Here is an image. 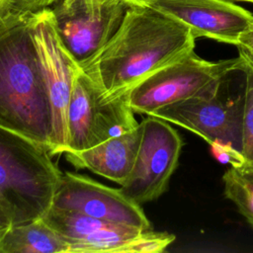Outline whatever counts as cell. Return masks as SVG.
Returning a JSON list of instances; mask_svg holds the SVG:
<instances>
[{"label": "cell", "mask_w": 253, "mask_h": 253, "mask_svg": "<svg viewBox=\"0 0 253 253\" xmlns=\"http://www.w3.org/2000/svg\"><path fill=\"white\" fill-rule=\"evenodd\" d=\"M195 40L181 22L150 7L132 4L109 42L80 66L106 99H115L194 50Z\"/></svg>", "instance_id": "6da1fadb"}, {"label": "cell", "mask_w": 253, "mask_h": 253, "mask_svg": "<svg viewBox=\"0 0 253 253\" xmlns=\"http://www.w3.org/2000/svg\"><path fill=\"white\" fill-rule=\"evenodd\" d=\"M31 12L0 14V126L51 151V114L30 26Z\"/></svg>", "instance_id": "7a4b0ae2"}, {"label": "cell", "mask_w": 253, "mask_h": 253, "mask_svg": "<svg viewBox=\"0 0 253 253\" xmlns=\"http://www.w3.org/2000/svg\"><path fill=\"white\" fill-rule=\"evenodd\" d=\"M41 144L0 126V205L12 224L42 218L62 172Z\"/></svg>", "instance_id": "3957f363"}, {"label": "cell", "mask_w": 253, "mask_h": 253, "mask_svg": "<svg viewBox=\"0 0 253 253\" xmlns=\"http://www.w3.org/2000/svg\"><path fill=\"white\" fill-rule=\"evenodd\" d=\"M242 65L240 56L209 61L192 50L133 86L126 94V103L134 114L150 116L172 103L211 98L217 93L223 79Z\"/></svg>", "instance_id": "277c9868"}, {"label": "cell", "mask_w": 253, "mask_h": 253, "mask_svg": "<svg viewBox=\"0 0 253 253\" xmlns=\"http://www.w3.org/2000/svg\"><path fill=\"white\" fill-rule=\"evenodd\" d=\"M30 26L51 114L50 154L58 155L68 150L67 110L82 68L63 43L50 8L31 12Z\"/></svg>", "instance_id": "5b68a950"}, {"label": "cell", "mask_w": 253, "mask_h": 253, "mask_svg": "<svg viewBox=\"0 0 253 253\" xmlns=\"http://www.w3.org/2000/svg\"><path fill=\"white\" fill-rule=\"evenodd\" d=\"M235 70L223 79L214 96L172 103L150 116L180 126L210 145L227 144L241 151L245 75L238 86L233 87L231 77Z\"/></svg>", "instance_id": "8992f818"}, {"label": "cell", "mask_w": 253, "mask_h": 253, "mask_svg": "<svg viewBox=\"0 0 253 253\" xmlns=\"http://www.w3.org/2000/svg\"><path fill=\"white\" fill-rule=\"evenodd\" d=\"M126 95L106 99L82 69L77 74L67 110L68 150L82 151L138 126Z\"/></svg>", "instance_id": "52a82bcc"}, {"label": "cell", "mask_w": 253, "mask_h": 253, "mask_svg": "<svg viewBox=\"0 0 253 253\" xmlns=\"http://www.w3.org/2000/svg\"><path fill=\"white\" fill-rule=\"evenodd\" d=\"M132 170L121 191L141 205L158 199L168 188L182 148V139L168 122L146 116Z\"/></svg>", "instance_id": "ba28073f"}, {"label": "cell", "mask_w": 253, "mask_h": 253, "mask_svg": "<svg viewBox=\"0 0 253 253\" xmlns=\"http://www.w3.org/2000/svg\"><path fill=\"white\" fill-rule=\"evenodd\" d=\"M130 5L126 0H60L51 10L63 43L81 65L114 36Z\"/></svg>", "instance_id": "9c48e42d"}, {"label": "cell", "mask_w": 253, "mask_h": 253, "mask_svg": "<svg viewBox=\"0 0 253 253\" xmlns=\"http://www.w3.org/2000/svg\"><path fill=\"white\" fill-rule=\"evenodd\" d=\"M51 207L79 211L112 223L151 229L140 205L128 199L120 188L69 171L62 173Z\"/></svg>", "instance_id": "30bf717a"}, {"label": "cell", "mask_w": 253, "mask_h": 253, "mask_svg": "<svg viewBox=\"0 0 253 253\" xmlns=\"http://www.w3.org/2000/svg\"><path fill=\"white\" fill-rule=\"evenodd\" d=\"M186 25L195 39L208 38L236 45L253 25V14L229 0H131Z\"/></svg>", "instance_id": "8fae6325"}, {"label": "cell", "mask_w": 253, "mask_h": 253, "mask_svg": "<svg viewBox=\"0 0 253 253\" xmlns=\"http://www.w3.org/2000/svg\"><path fill=\"white\" fill-rule=\"evenodd\" d=\"M141 138V126L82 151L65 152L66 160L77 169H87L123 185L128 178Z\"/></svg>", "instance_id": "7c38bea8"}, {"label": "cell", "mask_w": 253, "mask_h": 253, "mask_svg": "<svg viewBox=\"0 0 253 253\" xmlns=\"http://www.w3.org/2000/svg\"><path fill=\"white\" fill-rule=\"evenodd\" d=\"M68 253L69 242L44 219L12 224L0 232V253Z\"/></svg>", "instance_id": "4fadbf2b"}, {"label": "cell", "mask_w": 253, "mask_h": 253, "mask_svg": "<svg viewBox=\"0 0 253 253\" xmlns=\"http://www.w3.org/2000/svg\"><path fill=\"white\" fill-rule=\"evenodd\" d=\"M142 231L133 226L109 222L81 239L70 241L68 253H123L125 246Z\"/></svg>", "instance_id": "5bb4252c"}, {"label": "cell", "mask_w": 253, "mask_h": 253, "mask_svg": "<svg viewBox=\"0 0 253 253\" xmlns=\"http://www.w3.org/2000/svg\"><path fill=\"white\" fill-rule=\"evenodd\" d=\"M42 218L58 234L66 238L68 242L81 239L109 223L79 211L53 207H50Z\"/></svg>", "instance_id": "9a60e30c"}, {"label": "cell", "mask_w": 253, "mask_h": 253, "mask_svg": "<svg viewBox=\"0 0 253 253\" xmlns=\"http://www.w3.org/2000/svg\"><path fill=\"white\" fill-rule=\"evenodd\" d=\"M224 196L253 227V171L230 167L222 176Z\"/></svg>", "instance_id": "2e32d148"}, {"label": "cell", "mask_w": 253, "mask_h": 253, "mask_svg": "<svg viewBox=\"0 0 253 253\" xmlns=\"http://www.w3.org/2000/svg\"><path fill=\"white\" fill-rule=\"evenodd\" d=\"M245 75L244 106L242 115V147L244 164L239 167L253 171V70L243 62Z\"/></svg>", "instance_id": "e0dca14e"}, {"label": "cell", "mask_w": 253, "mask_h": 253, "mask_svg": "<svg viewBox=\"0 0 253 253\" xmlns=\"http://www.w3.org/2000/svg\"><path fill=\"white\" fill-rule=\"evenodd\" d=\"M174 240L173 234L148 229L130 240L123 249V253H159L163 252Z\"/></svg>", "instance_id": "ac0fdd59"}, {"label": "cell", "mask_w": 253, "mask_h": 253, "mask_svg": "<svg viewBox=\"0 0 253 253\" xmlns=\"http://www.w3.org/2000/svg\"><path fill=\"white\" fill-rule=\"evenodd\" d=\"M212 155L221 163L229 164L230 167L239 168L244 164V157L238 149L231 145L213 143L211 145Z\"/></svg>", "instance_id": "d6986e66"}, {"label": "cell", "mask_w": 253, "mask_h": 253, "mask_svg": "<svg viewBox=\"0 0 253 253\" xmlns=\"http://www.w3.org/2000/svg\"><path fill=\"white\" fill-rule=\"evenodd\" d=\"M236 46L243 62L253 70V25L240 35Z\"/></svg>", "instance_id": "ffe728a7"}, {"label": "cell", "mask_w": 253, "mask_h": 253, "mask_svg": "<svg viewBox=\"0 0 253 253\" xmlns=\"http://www.w3.org/2000/svg\"><path fill=\"white\" fill-rule=\"evenodd\" d=\"M12 9L24 12H34L45 8L58 0H10Z\"/></svg>", "instance_id": "44dd1931"}, {"label": "cell", "mask_w": 253, "mask_h": 253, "mask_svg": "<svg viewBox=\"0 0 253 253\" xmlns=\"http://www.w3.org/2000/svg\"><path fill=\"white\" fill-rule=\"evenodd\" d=\"M11 225H12V222H11L8 214L6 213V211L0 205V232L6 230Z\"/></svg>", "instance_id": "7402d4cb"}, {"label": "cell", "mask_w": 253, "mask_h": 253, "mask_svg": "<svg viewBox=\"0 0 253 253\" xmlns=\"http://www.w3.org/2000/svg\"><path fill=\"white\" fill-rule=\"evenodd\" d=\"M9 8H12L10 0H0V14Z\"/></svg>", "instance_id": "603a6c76"}, {"label": "cell", "mask_w": 253, "mask_h": 253, "mask_svg": "<svg viewBox=\"0 0 253 253\" xmlns=\"http://www.w3.org/2000/svg\"><path fill=\"white\" fill-rule=\"evenodd\" d=\"M235 1H244V2H249L253 4V0H235Z\"/></svg>", "instance_id": "cb8c5ba5"}, {"label": "cell", "mask_w": 253, "mask_h": 253, "mask_svg": "<svg viewBox=\"0 0 253 253\" xmlns=\"http://www.w3.org/2000/svg\"><path fill=\"white\" fill-rule=\"evenodd\" d=\"M126 1H127L128 3H130V2H131V0H126ZM130 4H131V3H130Z\"/></svg>", "instance_id": "d4e9b609"}]
</instances>
